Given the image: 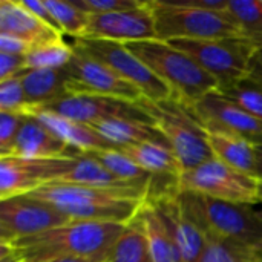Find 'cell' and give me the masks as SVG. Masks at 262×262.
<instances>
[{
	"mask_svg": "<svg viewBox=\"0 0 262 262\" xmlns=\"http://www.w3.org/2000/svg\"><path fill=\"white\" fill-rule=\"evenodd\" d=\"M72 223L52 204L29 195L0 200V244H12Z\"/></svg>",
	"mask_w": 262,
	"mask_h": 262,
	"instance_id": "cell-10",
	"label": "cell"
},
{
	"mask_svg": "<svg viewBox=\"0 0 262 262\" xmlns=\"http://www.w3.org/2000/svg\"><path fill=\"white\" fill-rule=\"evenodd\" d=\"M43 109L89 126L107 120H120V118L152 123L147 114L138 106V103H130L120 98L101 97V95L68 94L63 98L48 106H43Z\"/></svg>",
	"mask_w": 262,
	"mask_h": 262,
	"instance_id": "cell-14",
	"label": "cell"
},
{
	"mask_svg": "<svg viewBox=\"0 0 262 262\" xmlns=\"http://www.w3.org/2000/svg\"><path fill=\"white\" fill-rule=\"evenodd\" d=\"M104 138L114 143L118 147L123 146H134L141 143H166V138L161 132L154 126V123L138 121V120H107L98 124H94Z\"/></svg>",
	"mask_w": 262,
	"mask_h": 262,
	"instance_id": "cell-23",
	"label": "cell"
},
{
	"mask_svg": "<svg viewBox=\"0 0 262 262\" xmlns=\"http://www.w3.org/2000/svg\"><path fill=\"white\" fill-rule=\"evenodd\" d=\"M29 104L23 91L20 75L0 81V112L26 114Z\"/></svg>",
	"mask_w": 262,
	"mask_h": 262,
	"instance_id": "cell-33",
	"label": "cell"
},
{
	"mask_svg": "<svg viewBox=\"0 0 262 262\" xmlns=\"http://www.w3.org/2000/svg\"><path fill=\"white\" fill-rule=\"evenodd\" d=\"M74 55V46L63 41V38L34 46L26 55V69H61Z\"/></svg>",
	"mask_w": 262,
	"mask_h": 262,
	"instance_id": "cell-29",
	"label": "cell"
},
{
	"mask_svg": "<svg viewBox=\"0 0 262 262\" xmlns=\"http://www.w3.org/2000/svg\"><path fill=\"white\" fill-rule=\"evenodd\" d=\"M81 38L111 40L123 45L157 38L150 2L130 11L92 14L86 34Z\"/></svg>",
	"mask_w": 262,
	"mask_h": 262,
	"instance_id": "cell-15",
	"label": "cell"
},
{
	"mask_svg": "<svg viewBox=\"0 0 262 262\" xmlns=\"http://www.w3.org/2000/svg\"><path fill=\"white\" fill-rule=\"evenodd\" d=\"M157 38L215 40L244 37L229 11V0H149Z\"/></svg>",
	"mask_w": 262,
	"mask_h": 262,
	"instance_id": "cell-2",
	"label": "cell"
},
{
	"mask_svg": "<svg viewBox=\"0 0 262 262\" xmlns=\"http://www.w3.org/2000/svg\"><path fill=\"white\" fill-rule=\"evenodd\" d=\"M127 224L72 221L12 243L26 262L80 258L104 262Z\"/></svg>",
	"mask_w": 262,
	"mask_h": 262,
	"instance_id": "cell-1",
	"label": "cell"
},
{
	"mask_svg": "<svg viewBox=\"0 0 262 262\" xmlns=\"http://www.w3.org/2000/svg\"><path fill=\"white\" fill-rule=\"evenodd\" d=\"M206 134H207L210 150L216 160L239 172L253 175L255 146L252 143L224 134H215V132H206Z\"/></svg>",
	"mask_w": 262,
	"mask_h": 262,
	"instance_id": "cell-25",
	"label": "cell"
},
{
	"mask_svg": "<svg viewBox=\"0 0 262 262\" xmlns=\"http://www.w3.org/2000/svg\"><path fill=\"white\" fill-rule=\"evenodd\" d=\"M57 183L75 184V186H84V187H95V189L140 190V192H144L147 195V190L118 180L107 169H104L100 163H97L95 160H92L83 154H80L75 158L74 167L63 178H60Z\"/></svg>",
	"mask_w": 262,
	"mask_h": 262,
	"instance_id": "cell-22",
	"label": "cell"
},
{
	"mask_svg": "<svg viewBox=\"0 0 262 262\" xmlns=\"http://www.w3.org/2000/svg\"><path fill=\"white\" fill-rule=\"evenodd\" d=\"M135 218L147 238L154 262H178V253L172 236L157 209L150 203L144 201Z\"/></svg>",
	"mask_w": 262,
	"mask_h": 262,
	"instance_id": "cell-24",
	"label": "cell"
},
{
	"mask_svg": "<svg viewBox=\"0 0 262 262\" xmlns=\"http://www.w3.org/2000/svg\"><path fill=\"white\" fill-rule=\"evenodd\" d=\"M173 48L193 58L209 75L218 81V91L227 89L247 77L250 61L258 51L246 37L215 40H172Z\"/></svg>",
	"mask_w": 262,
	"mask_h": 262,
	"instance_id": "cell-7",
	"label": "cell"
},
{
	"mask_svg": "<svg viewBox=\"0 0 262 262\" xmlns=\"http://www.w3.org/2000/svg\"><path fill=\"white\" fill-rule=\"evenodd\" d=\"M259 204H262V181H259Z\"/></svg>",
	"mask_w": 262,
	"mask_h": 262,
	"instance_id": "cell-43",
	"label": "cell"
},
{
	"mask_svg": "<svg viewBox=\"0 0 262 262\" xmlns=\"http://www.w3.org/2000/svg\"><path fill=\"white\" fill-rule=\"evenodd\" d=\"M81 154L95 160L97 163H100L104 169H107L118 180L129 183L132 186L141 187L149 192V186H150L154 177L149 172L143 170L140 166H137L130 158H127L118 149L91 150V152H81Z\"/></svg>",
	"mask_w": 262,
	"mask_h": 262,
	"instance_id": "cell-26",
	"label": "cell"
},
{
	"mask_svg": "<svg viewBox=\"0 0 262 262\" xmlns=\"http://www.w3.org/2000/svg\"><path fill=\"white\" fill-rule=\"evenodd\" d=\"M20 78L29 107H43L68 95L64 68L26 69Z\"/></svg>",
	"mask_w": 262,
	"mask_h": 262,
	"instance_id": "cell-20",
	"label": "cell"
},
{
	"mask_svg": "<svg viewBox=\"0 0 262 262\" xmlns=\"http://www.w3.org/2000/svg\"><path fill=\"white\" fill-rule=\"evenodd\" d=\"M178 195L147 203L157 209L167 232L170 233L178 253V262H196L206 249L207 239L204 233L186 216Z\"/></svg>",
	"mask_w": 262,
	"mask_h": 262,
	"instance_id": "cell-16",
	"label": "cell"
},
{
	"mask_svg": "<svg viewBox=\"0 0 262 262\" xmlns=\"http://www.w3.org/2000/svg\"><path fill=\"white\" fill-rule=\"evenodd\" d=\"M64 74L68 94L112 97L130 103H138L144 98L140 89L75 46L72 58L64 66Z\"/></svg>",
	"mask_w": 262,
	"mask_h": 262,
	"instance_id": "cell-11",
	"label": "cell"
},
{
	"mask_svg": "<svg viewBox=\"0 0 262 262\" xmlns=\"http://www.w3.org/2000/svg\"><path fill=\"white\" fill-rule=\"evenodd\" d=\"M229 11L239 23L244 37L262 49V0H229Z\"/></svg>",
	"mask_w": 262,
	"mask_h": 262,
	"instance_id": "cell-31",
	"label": "cell"
},
{
	"mask_svg": "<svg viewBox=\"0 0 262 262\" xmlns=\"http://www.w3.org/2000/svg\"><path fill=\"white\" fill-rule=\"evenodd\" d=\"M172 92V98L193 106L198 100L218 89V81L193 58L158 38L126 45Z\"/></svg>",
	"mask_w": 262,
	"mask_h": 262,
	"instance_id": "cell-4",
	"label": "cell"
},
{
	"mask_svg": "<svg viewBox=\"0 0 262 262\" xmlns=\"http://www.w3.org/2000/svg\"><path fill=\"white\" fill-rule=\"evenodd\" d=\"M45 3L61 34H69L75 38L84 37L91 18L88 12L80 9L74 2L45 0Z\"/></svg>",
	"mask_w": 262,
	"mask_h": 262,
	"instance_id": "cell-30",
	"label": "cell"
},
{
	"mask_svg": "<svg viewBox=\"0 0 262 262\" xmlns=\"http://www.w3.org/2000/svg\"><path fill=\"white\" fill-rule=\"evenodd\" d=\"M46 262H98V261H89V259H80V258H58V259H52V261Z\"/></svg>",
	"mask_w": 262,
	"mask_h": 262,
	"instance_id": "cell-42",
	"label": "cell"
},
{
	"mask_svg": "<svg viewBox=\"0 0 262 262\" xmlns=\"http://www.w3.org/2000/svg\"><path fill=\"white\" fill-rule=\"evenodd\" d=\"M26 71L25 55H12L0 52V81L9 80Z\"/></svg>",
	"mask_w": 262,
	"mask_h": 262,
	"instance_id": "cell-36",
	"label": "cell"
},
{
	"mask_svg": "<svg viewBox=\"0 0 262 262\" xmlns=\"http://www.w3.org/2000/svg\"><path fill=\"white\" fill-rule=\"evenodd\" d=\"M249 75L258 78L262 81V49H258L250 61V68H249Z\"/></svg>",
	"mask_w": 262,
	"mask_h": 262,
	"instance_id": "cell-40",
	"label": "cell"
},
{
	"mask_svg": "<svg viewBox=\"0 0 262 262\" xmlns=\"http://www.w3.org/2000/svg\"><path fill=\"white\" fill-rule=\"evenodd\" d=\"M118 150L154 178H180L181 175L180 163L172 147L166 143H141L123 146Z\"/></svg>",
	"mask_w": 262,
	"mask_h": 262,
	"instance_id": "cell-21",
	"label": "cell"
},
{
	"mask_svg": "<svg viewBox=\"0 0 262 262\" xmlns=\"http://www.w3.org/2000/svg\"><path fill=\"white\" fill-rule=\"evenodd\" d=\"M0 262H25V259L12 244H0Z\"/></svg>",
	"mask_w": 262,
	"mask_h": 262,
	"instance_id": "cell-39",
	"label": "cell"
},
{
	"mask_svg": "<svg viewBox=\"0 0 262 262\" xmlns=\"http://www.w3.org/2000/svg\"><path fill=\"white\" fill-rule=\"evenodd\" d=\"M21 2H23L25 8L29 9L38 20H41L43 23H46V25L52 26L54 29L60 31L58 26H57V23H55V20L52 18L51 12H49L48 6L45 3V0H21Z\"/></svg>",
	"mask_w": 262,
	"mask_h": 262,
	"instance_id": "cell-38",
	"label": "cell"
},
{
	"mask_svg": "<svg viewBox=\"0 0 262 262\" xmlns=\"http://www.w3.org/2000/svg\"><path fill=\"white\" fill-rule=\"evenodd\" d=\"M23 120V114L0 112V157H8L11 154Z\"/></svg>",
	"mask_w": 262,
	"mask_h": 262,
	"instance_id": "cell-35",
	"label": "cell"
},
{
	"mask_svg": "<svg viewBox=\"0 0 262 262\" xmlns=\"http://www.w3.org/2000/svg\"><path fill=\"white\" fill-rule=\"evenodd\" d=\"M74 3L84 12L92 15V14H107V12L137 9V8H141L146 2L143 0H74Z\"/></svg>",
	"mask_w": 262,
	"mask_h": 262,
	"instance_id": "cell-34",
	"label": "cell"
},
{
	"mask_svg": "<svg viewBox=\"0 0 262 262\" xmlns=\"http://www.w3.org/2000/svg\"><path fill=\"white\" fill-rule=\"evenodd\" d=\"M261 212H262V209H261Z\"/></svg>",
	"mask_w": 262,
	"mask_h": 262,
	"instance_id": "cell-44",
	"label": "cell"
},
{
	"mask_svg": "<svg viewBox=\"0 0 262 262\" xmlns=\"http://www.w3.org/2000/svg\"><path fill=\"white\" fill-rule=\"evenodd\" d=\"M74 46L101 61L121 78L134 84L141 91L144 98L150 101L172 98L170 89L132 51H129L126 45L98 38H75Z\"/></svg>",
	"mask_w": 262,
	"mask_h": 262,
	"instance_id": "cell-9",
	"label": "cell"
},
{
	"mask_svg": "<svg viewBox=\"0 0 262 262\" xmlns=\"http://www.w3.org/2000/svg\"><path fill=\"white\" fill-rule=\"evenodd\" d=\"M187 107L206 132L236 137L253 146L262 144L261 120L249 114L218 89L209 92L193 106Z\"/></svg>",
	"mask_w": 262,
	"mask_h": 262,
	"instance_id": "cell-12",
	"label": "cell"
},
{
	"mask_svg": "<svg viewBox=\"0 0 262 262\" xmlns=\"http://www.w3.org/2000/svg\"><path fill=\"white\" fill-rule=\"evenodd\" d=\"M249 114L262 121V81L247 74L236 84L220 91Z\"/></svg>",
	"mask_w": 262,
	"mask_h": 262,
	"instance_id": "cell-32",
	"label": "cell"
},
{
	"mask_svg": "<svg viewBox=\"0 0 262 262\" xmlns=\"http://www.w3.org/2000/svg\"><path fill=\"white\" fill-rule=\"evenodd\" d=\"M75 158L26 160L20 157H0V200L28 195L57 183L72 167Z\"/></svg>",
	"mask_w": 262,
	"mask_h": 262,
	"instance_id": "cell-13",
	"label": "cell"
},
{
	"mask_svg": "<svg viewBox=\"0 0 262 262\" xmlns=\"http://www.w3.org/2000/svg\"><path fill=\"white\" fill-rule=\"evenodd\" d=\"M0 34H8L29 45L38 46L43 43L61 38V32L38 20L21 0L0 2Z\"/></svg>",
	"mask_w": 262,
	"mask_h": 262,
	"instance_id": "cell-18",
	"label": "cell"
},
{
	"mask_svg": "<svg viewBox=\"0 0 262 262\" xmlns=\"http://www.w3.org/2000/svg\"><path fill=\"white\" fill-rule=\"evenodd\" d=\"M104 262H154L147 238L137 218L126 226Z\"/></svg>",
	"mask_w": 262,
	"mask_h": 262,
	"instance_id": "cell-27",
	"label": "cell"
},
{
	"mask_svg": "<svg viewBox=\"0 0 262 262\" xmlns=\"http://www.w3.org/2000/svg\"><path fill=\"white\" fill-rule=\"evenodd\" d=\"M180 192H192L235 204H259V180L216 158L180 175Z\"/></svg>",
	"mask_w": 262,
	"mask_h": 262,
	"instance_id": "cell-8",
	"label": "cell"
},
{
	"mask_svg": "<svg viewBox=\"0 0 262 262\" xmlns=\"http://www.w3.org/2000/svg\"><path fill=\"white\" fill-rule=\"evenodd\" d=\"M25 115H32L38 118L57 137H60L64 143H68L69 146H72L80 152L118 149V146H115L107 138H104L95 127L61 117L43 107H29Z\"/></svg>",
	"mask_w": 262,
	"mask_h": 262,
	"instance_id": "cell-19",
	"label": "cell"
},
{
	"mask_svg": "<svg viewBox=\"0 0 262 262\" xmlns=\"http://www.w3.org/2000/svg\"><path fill=\"white\" fill-rule=\"evenodd\" d=\"M28 195L52 204L72 221L115 224L132 223L147 196L140 190L95 189L63 183L46 184Z\"/></svg>",
	"mask_w": 262,
	"mask_h": 262,
	"instance_id": "cell-3",
	"label": "cell"
},
{
	"mask_svg": "<svg viewBox=\"0 0 262 262\" xmlns=\"http://www.w3.org/2000/svg\"><path fill=\"white\" fill-rule=\"evenodd\" d=\"M81 152L64 143L46 124L32 115H25L15 143L8 157L26 160L77 158Z\"/></svg>",
	"mask_w": 262,
	"mask_h": 262,
	"instance_id": "cell-17",
	"label": "cell"
},
{
	"mask_svg": "<svg viewBox=\"0 0 262 262\" xmlns=\"http://www.w3.org/2000/svg\"><path fill=\"white\" fill-rule=\"evenodd\" d=\"M206 249L196 262H262V252L232 239L206 236Z\"/></svg>",
	"mask_w": 262,
	"mask_h": 262,
	"instance_id": "cell-28",
	"label": "cell"
},
{
	"mask_svg": "<svg viewBox=\"0 0 262 262\" xmlns=\"http://www.w3.org/2000/svg\"><path fill=\"white\" fill-rule=\"evenodd\" d=\"M31 49L32 45H29L28 41L8 34H0V52L12 55H26Z\"/></svg>",
	"mask_w": 262,
	"mask_h": 262,
	"instance_id": "cell-37",
	"label": "cell"
},
{
	"mask_svg": "<svg viewBox=\"0 0 262 262\" xmlns=\"http://www.w3.org/2000/svg\"><path fill=\"white\" fill-rule=\"evenodd\" d=\"M138 106L147 114L154 126L172 147L180 163L181 173L215 158L206 130L198 124L186 104L173 98L163 101L143 98L138 101Z\"/></svg>",
	"mask_w": 262,
	"mask_h": 262,
	"instance_id": "cell-6",
	"label": "cell"
},
{
	"mask_svg": "<svg viewBox=\"0 0 262 262\" xmlns=\"http://www.w3.org/2000/svg\"><path fill=\"white\" fill-rule=\"evenodd\" d=\"M186 216L209 238L232 239L262 252V212L250 204H235L192 192H180Z\"/></svg>",
	"mask_w": 262,
	"mask_h": 262,
	"instance_id": "cell-5",
	"label": "cell"
},
{
	"mask_svg": "<svg viewBox=\"0 0 262 262\" xmlns=\"http://www.w3.org/2000/svg\"><path fill=\"white\" fill-rule=\"evenodd\" d=\"M253 175L262 181V144L255 146V172Z\"/></svg>",
	"mask_w": 262,
	"mask_h": 262,
	"instance_id": "cell-41",
	"label": "cell"
}]
</instances>
